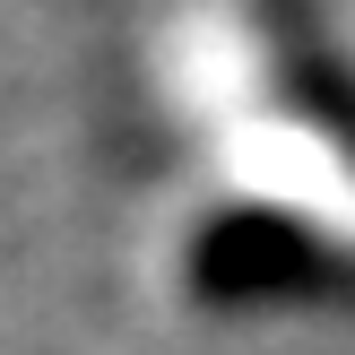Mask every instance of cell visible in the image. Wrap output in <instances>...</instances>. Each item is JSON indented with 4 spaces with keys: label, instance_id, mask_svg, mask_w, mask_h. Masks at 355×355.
<instances>
[{
    "label": "cell",
    "instance_id": "obj_1",
    "mask_svg": "<svg viewBox=\"0 0 355 355\" xmlns=\"http://www.w3.org/2000/svg\"><path fill=\"white\" fill-rule=\"evenodd\" d=\"M182 78L200 113L217 121L225 165L243 156L252 200L295 208L321 243L355 252V139L329 130V113H295L286 69H277V35L252 17V0H200L182 26Z\"/></svg>",
    "mask_w": 355,
    "mask_h": 355
}]
</instances>
